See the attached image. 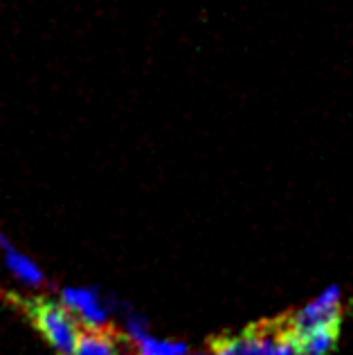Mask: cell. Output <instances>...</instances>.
<instances>
[{"label":"cell","instance_id":"6da1fadb","mask_svg":"<svg viewBox=\"0 0 353 355\" xmlns=\"http://www.w3.org/2000/svg\"><path fill=\"white\" fill-rule=\"evenodd\" d=\"M23 308L34 329L43 335V340L59 355H72L77 347L81 324L77 322L66 306L52 302V299H30L23 302Z\"/></svg>","mask_w":353,"mask_h":355},{"label":"cell","instance_id":"7a4b0ae2","mask_svg":"<svg viewBox=\"0 0 353 355\" xmlns=\"http://www.w3.org/2000/svg\"><path fill=\"white\" fill-rule=\"evenodd\" d=\"M342 320V288L340 286H329L327 291L320 293L318 297L302 306L300 311H295L291 317L279 320V331L284 335L302 333L315 329L322 324H333Z\"/></svg>","mask_w":353,"mask_h":355},{"label":"cell","instance_id":"3957f363","mask_svg":"<svg viewBox=\"0 0 353 355\" xmlns=\"http://www.w3.org/2000/svg\"><path fill=\"white\" fill-rule=\"evenodd\" d=\"M279 338V324H257L236 335H218L212 340L214 355H268Z\"/></svg>","mask_w":353,"mask_h":355},{"label":"cell","instance_id":"277c9868","mask_svg":"<svg viewBox=\"0 0 353 355\" xmlns=\"http://www.w3.org/2000/svg\"><path fill=\"white\" fill-rule=\"evenodd\" d=\"M61 304L77 317L81 326H106L108 324V306L99 293L90 288H63Z\"/></svg>","mask_w":353,"mask_h":355},{"label":"cell","instance_id":"5b68a950","mask_svg":"<svg viewBox=\"0 0 353 355\" xmlns=\"http://www.w3.org/2000/svg\"><path fill=\"white\" fill-rule=\"evenodd\" d=\"M282 338L291 342V347L295 349L297 355H331L336 351V344L340 338V322L322 324L315 326V329L293 333V335L282 333Z\"/></svg>","mask_w":353,"mask_h":355},{"label":"cell","instance_id":"8992f818","mask_svg":"<svg viewBox=\"0 0 353 355\" xmlns=\"http://www.w3.org/2000/svg\"><path fill=\"white\" fill-rule=\"evenodd\" d=\"M122 335L108 326H81L72 355H119Z\"/></svg>","mask_w":353,"mask_h":355},{"label":"cell","instance_id":"52a82bcc","mask_svg":"<svg viewBox=\"0 0 353 355\" xmlns=\"http://www.w3.org/2000/svg\"><path fill=\"white\" fill-rule=\"evenodd\" d=\"M0 248H3V254H5V263H7V268L12 270V275H14L16 279H21L23 284L34 286V288H39V286L45 284V277H43V272H41V268L36 266L30 257H25L23 252H18L3 234H0Z\"/></svg>","mask_w":353,"mask_h":355},{"label":"cell","instance_id":"ba28073f","mask_svg":"<svg viewBox=\"0 0 353 355\" xmlns=\"http://www.w3.org/2000/svg\"><path fill=\"white\" fill-rule=\"evenodd\" d=\"M135 344L137 355H187V344L184 342H173V340H160L153 335H144Z\"/></svg>","mask_w":353,"mask_h":355},{"label":"cell","instance_id":"9c48e42d","mask_svg":"<svg viewBox=\"0 0 353 355\" xmlns=\"http://www.w3.org/2000/svg\"><path fill=\"white\" fill-rule=\"evenodd\" d=\"M277 324H279V322H277ZM268 355H297V353H295V349L291 347V342L284 340V338H282V333H279V338H277L275 347L270 349V353H268Z\"/></svg>","mask_w":353,"mask_h":355},{"label":"cell","instance_id":"30bf717a","mask_svg":"<svg viewBox=\"0 0 353 355\" xmlns=\"http://www.w3.org/2000/svg\"><path fill=\"white\" fill-rule=\"evenodd\" d=\"M196 355H214V353L209 351V353H196Z\"/></svg>","mask_w":353,"mask_h":355}]
</instances>
